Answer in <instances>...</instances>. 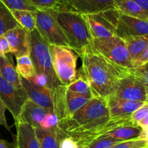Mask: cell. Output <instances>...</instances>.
Instances as JSON below:
<instances>
[{
    "label": "cell",
    "mask_w": 148,
    "mask_h": 148,
    "mask_svg": "<svg viewBox=\"0 0 148 148\" xmlns=\"http://www.w3.org/2000/svg\"><path fill=\"white\" fill-rule=\"evenodd\" d=\"M123 124L134 125L130 117L111 119L106 100L93 97L79 111L59 121L57 134L59 139L72 137L81 147H85L107 132Z\"/></svg>",
    "instance_id": "cell-1"
},
{
    "label": "cell",
    "mask_w": 148,
    "mask_h": 148,
    "mask_svg": "<svg viewBox=\"0 0 148 148\" xmlns=\"http://www.w3.org/2000/svg\"><path fill=\"white\" fill-rule=\"evenodd\" d=\"M82 67L79 69L88 81L92 96L106 100L113 95L119 80L130 74L123 67L89 46L79 55Z\"/></svg>",
    "instance_id": "cell-2"
},
{
    "label": "cell",
    "mask_w": 148,
    "mask_h": 148,
    "mask_svg": "<svg viewBox=\"0 0 148 148\" xmlns=\"http://www.w3.org/2000/svg\"><path fill=\"white\" fill-rule=\"evenodd\" d=\"M50 12L63 30L71 49L79 56L85 49L91 46L92 38L82 14L59 10Z\"/></svg>",
    "instance_id": "cell-3"
},
{
    "label": "cell",
    "mask_w": 148,
    "mask_h": 148,
    "mask_svg": "<svg viewBox=\"0 0 148 148\" xmlns=\"http://www.w3.org/2000/svg\"><path fill=\"white\" fill-rule=\"evenodd\" d=\"M30 40V56L33 61L36 74H42L47 77L49 88L51 92L62 85L58 79L52 62L50 45L36 30L29 33Z\"/></svg>",
    "instance_id": "cell-4"
},
{
    "label": "cell",
    "mask_w": 148,
    "mask_h": 148,
    "mask_svg": "<svg viewBox=\"0 0 148 148\" xmlns=\"http://www.w3.org/2000/svg\"><path fill=\"white\" fill-rule=\"evenodd\" d=\"M53 69L62 85L68 86L77 77V63L79 55L66 46H50Z\"/></svg>",
    "instance_id": "cell-5"
},
{
    "label": "cell",
    "mask_w": 148,
    "mask_h": 148,
    "mask_svg": "<svg viewBox=\"0 0 148 148\" xmlns=\"http://www.w3.org/2000/svg\"><path fill=\"white\" fill-rule=\"evenodd\" d=\"M92 49L108 60L127 69H133L132 58L124 39L116 36L92 39Z\"/></svg>",
    "instance_id": "cell-6"
},
{
    "label": "cell",
    "mask_w": 148,
    "mask_h": 148,
    "mask_svg": "<svg viewBox=\"0 0 148 148\" xmlns=\"http://www.w3.org/2000/svg\"><path fill=\"white\" fill-rule=\"evenodd\" d=\"M82 16L92 39L116 36V30L120 16V12L117 9Z\"/></svg>",
    "instance_id": "cell-7"
},
{
    "label": "cell",
    "mask_w": 148,
    "mask_h": 148,
    "mask_svg": "<svg viewBox=\"0 0 148 148\" xmlns=\"http://www.w3.org/2000/svg\"><path fill=\"white\" fill-rule=\"evenodd\" d=\"M36 30L50 46L69 47V42L50 10H36Z\"/></svg>",
    "instance_id": "cell-8"
},
{
    "label": "cell",
    "mask_w": 148,
    "mask_h": 148,
    "mask_svg": "<svg viewBox=\"0 0 148 148\" xmlns=\"http://www.w3.org/2000/svg\"><path fill=\"white\" fill-rule=\"evenodd\" d=\"M116 8V0H59L55 10L82 15L92 14Z\"/></svg>",
    "instance_id": "cell-9"
},
{
    "label": "cell",
    "mask_w": 148,
    "mask_h": 148,
    "mask_svg": "<svg viewBox=\"0 0 148 148\" xmlns=\"http://www.w3.org/2000/svg\"><path fill=\"white\" fill-rule=\"evenodd\" d=\"M28 99L24 88H17L0 76V100L17 121L20 117L22 108Z\"/></svg>",
    "instance_id": "cell-10"
},
{
    "label": "cell",
    "mask_w": 148,
    "mask_h": 148,
    "mask_svg": "<svg viewBox=\"0 0 148 148\" xmlns=\"http://www.w3.org/2000/svg\"><path fill=\"white\" fill-rule=\"evenodd\" d=\"M111 96L119 99L137 102H147V99L145 88L131 72L120 79Z\"/></svg>",
    "instance_id": "cell-11"
},
{
    "label": "cell",
    "mask_w": 148,
    "mask_h": 148,
    "mask_svg": "<svg viewBox=\"0 0 148 148\" xmlns=\"http://www.w3.org/2000/svg\"><path fill=\"white\" fill-rule=\"evenodd\" d=\"M148 34V21L120 13L116 36L126 40L129 38Z\"/></svg>",
    "instance_id": "cell-12"
},
{
    "label": "cell",
    "mask_w": 148,
    "mask_h": 148,
    "mask_svg": "<svg viewBox=\"0 0 148 148\" xmlns=\"http://www.w3.org/2000/svg\"><path fill=\"white\" fill-rule=\"evenodd\" d=\"M10 48V53L16 58L30 55V40L28 32L18 25L4 35Z\"/></svg>",
    "instance_id": "cell-13"
},
{
    "label": "cell",
    "mask_w": 148,
    "mask_h": 148,
    "mask_svg": "<svg viewBox=\"0 0 148 148\" xmlns=\"http://www.w3.org/2000/svg\"><path fill=\"white\" fill-rule=\"evenodd\" d=\"M21 83L27 92L29 99L46 109L48 112H53V93L51 90L47 88L37 86L27 79L22 77Z\"/></svg>",
    "instance_id": "cell-14"
},
{
    "label": "cell",
    "mask_w": 148,
    "mask_h": 148,
    "mask_svg": "<svg viewBox=\"0 0 148 148\" xmlns=\"http://www.w3.org/2000/svg\"><path fill=\"white\" fill-rule=\"evenodd\" d=\"M106 101L111 119H129L145 103L125 101L113 96H110Z\"/></svg>",
    "instance_id": "cell-15"
},
{
    "label": "cell",
    "mask_w": 148,
    "mask_h": 148,
    "mask_svg": "<svg viewBox=\"0 0 148 148\" xmlns=\"http://www.w3.org/2000/svg\"><path fill=\"white\" fill-rule=\"evenodd\" d=\"M47 114L48 111L46 109L35 103L28 98L23 105L19 119L17 121H23L34 129H37L39 128L40 123L43 121Z\"/></svg>",
    "instance_id": "cell-16"
},
{
    "label": "cell",
    "mask_w": 148,
    "mask_h": 148,
    "mask_svg": "<svg viewBox=\"0 0 148 148\" xmlns=\"http://www.w3.org/2000/svg\"><path fill=\"white\" fill-rule=\"evenodd\" d=\"M16 139L14 148H40L35 129L23 121H16Z\"/></svg>",
    "instance_id": "cell-17"
},
{
    "label": "cell",
    "mask_w": 148,
    "mask_h": 148,
    "mask_svg": "<svg viewBox=\"0 0 148 148\" xmlns=\"http://www.w3.org/2000/svg\"><path fill=\"white\" fill-rule=\"evenodd\" d=\"M142 129L133 124H123L107 132L100 137H106L116 140L119 143L137 140L140 137Z\"/></svg>",
    "instance_id": "cell-18"
},
{
    "label": "cell",
    "mask_w": 148,
    "mask_h": 148,
    "mask_svg": "<svg viewBox=\"0 0 148 148\" xmlns=\"http://www.w3.org/2000/svg\"><path fill=\"white\" fill-rule=\"evenodd\" d=\"M0 76L17 88H22L21 77L17 73L11 56H0Z\"/></svg>",
    "instance_id": "cell-19"
},
{
    "label": "cell",
    "mask_w": 148,
    "mask_h": 148,
    "mask_svg": "<svg viewBox=\"0 0 148 148\" xmlns=\"http://www.w3.org/2000/svg\"><path fill=\"white\" fill-rule=\"evenodd\" d=\"M116 8L123 14L148 20V13L134 0H116Z\"/></svg>",
    "instance_id": "cell-20"
},
{
    "label": "cell",
    "mask_w": 148,
    "mask_h": 148,
    "mask_svg": "<svg viewBox=\"0 0 148 148\" xmlns=\"http://www.w3.org/2000/svg\"><path fill=\"white\" fill-rule=\"evenodd\" d=\"M11 12L19 25L21 26L26 31L30 33L36 30V11L15 10H11Z\"/></svg>",
    "instance_id": "cell-21"
},
{
    "label": "cell",
    "mask_w": 148,
    "mask_h": 148,
    "mask_svg": "<svg viewBox=\"0 0 148 148\" xmlns=\"http://www.w3.org/2000/svg\"><path fill=\"white\" fill-rule=\"evenodd\" d=\"M40 148H59V139L57 134V129L51 130H43L35 129Z\"/></svg>",
    "instance_id": "cell-22"
},
{
    "label": "cell",
    "mask_w": 148,
    "mask_h": 148,
    "mask_svg": "<svg viewBox=\"0 0 148 148\" xmlns=\"http://www.w3.org/2000/svg\"><path fill=\"white\" fill-rule=\"evenodd\" d=\"M124 40L132 62L148 46V34L129 38Z\"/></svg>",
    "instance_id": "cell-23"
},
{
    "label": "cell",
    "mask_w": 148,
    "mask_h": 148,
    "mask_svg": "<svg viewBox=\"0 0 148 148\" xmlns=\"http://www.w3.org/2000/svg\"><path fill=\"white\" fill-rule=\"evenodd\" d=\"M66 88L70 92L80 96L85 97L88 99L93 98L89 84L80 71H79L77 73V79L70 85L66 86Z\"/></svg>",
    "instance_id": "cell-24"
},
{
    "label": "cell",
    "mask_w": 148,
    "mask_h": 148,
    "mask_svg": "<svg viewBox=\"0 0 148 148\" xmlns=\"http://www.w3.org/2000/svg\"><path fill=\"white\" fill-rule=\"evenodd\" d=\"M16 70L20 77L29 80L36 75V69L30 55L16 58Z\"/></svg>",
    "instance_id": "cell-25"
},
{
    "label": "cell",
    "mask_w": 148,
    "mask_h": 148,
    "mask_svg": "<svg viewBox=\"0 0 148 148\" xmlns=\"http://www.w3.org/2000/svg\"><path fill=\"white\" fill-rule=\"evenodd\" d=\"M18 25L11 10L0 1V36H4L7 31Z\"/></svg>",
    "instance_id": "cell-26"
},
{
    "label": "cell",
    "mask_w": 148,
    "mask_h": 148,
    "mask_svg": "<svg viewBox=\"0 0 148 148\" xmlns=\"http://www.w3.org/2000/svg\"><path fill=\"white\" fill-rule=\"evenodd\" d=\"M7 8L10 10H29V11H36L27 0H0Z\"/></svg>",
    "instance_id": "cell-27"
},
{
    "label": "cell",
    "mask_w": 148,
    "mask_h": 148,
    "mask_svg": "<svg viewBox=\"0 0 148 148\" xmlns=\"http://www.w3.org/2000/svg\"><path fill=\"white\" fill-rule=\"evenodd\" d=\"M130 72L143 83L147 91L148 97V62L140 66L131 69Z\"/></svg>",
    "instance_id": "cell-28"
},
{
    "label": "cell",
    "mask_w": 148,
    "mask_h": 148,
    "mask_svg": "<svg viewBox=\"0 0 148 148\" xmlns=\"http://www.w3.org/2000/svg\"><path fill=\"white\" fill-rule=\"evenodd\" d=\"M38 10H53L56 8L59 0H27Z\"/></svg>",
    "instance_id": "cell-29"
},
{
    "label": "cell",
    "mask_w": 148,
    "mask_h": 148,
    "mask_svg": "<svg viewBox=\"0 0 148 148\" xmlns=\"http://www.w3.org/2000/svg\"><path fill=\"white\" fill-rule=\"evenodd\" d=\"M59 124V119L53 112H48L47 115L45 117L40 124L39 129L43 130H51L57 129Z\"/></svg>",
    "instance_id": "cell-30"
},
{
    "label": "cell",
    "mask_w": 148,
    "mask_h": 148,
    "mask_svg": "<svg viewBox=\"0 0 148 148\" xmlns=\"http://www.w3.org/2000/svg\"><path fill=\"white\" fill-rule=\"evenodd\" d=\"M119 143L116 140L106 137H98L90 143L86 148H112L115 145Z\"/></svg>",
    "instance_id": "cell-31"
},
{
    "label": "cell",
    "mask_w": 148,
    "mask_h": 148,
    "mask_svg": "<svg viewBox=\"0 0 148 148\" xmlns=\"http://www.w3.org/2000/svg\"><path fill=\"white\" fill-rule=\"evenodd\" d=\"M112 148H148V142L140 139L121 142L115 145Z\"/></svg>",
    "instance_id": "cell-32"
},
{
    "label": "cell",
    "mask_w": 148,
    "mask_h": 148,
    "mask_svg": "<svg viewBox=\"0 0 148 148\" xmlns=\"http://www.w3.org/2000/svg\"><path fill=\"white\" fill-rule=\"evenodd\" d=\"M148 114V102H145L143 106L136 110L131 115L130 119L134 125L137 126V123L140 122Z\"/></svg>",
    "instance_id": "cell-33"
},
{
    "label": "cell",
    "mask_w": 148,
    "mask_h": 148,
    "mask_svg": "<svg viewBox=\"0 0 148 148\" xmlns=\"http://www.w3.org/2000/svg\"><path fill=\"white\" fill-rule=\"evenodd\" d=\"M59 148H82L74 139L69 137L59 138Z\"/></svg>",
    "instance_id": "cell-34"
},
{
    "label": "cell",
    "mask_w": 148,
    "mask_h": 148,
    "mask_svg": "<svg viewBox=\"0 0 148 148\" xmlns=\"http://www.w3.org/2000/svg\"><path fill=\"white\" fill-rule=\"evenodd\" d=\"M29 81L37 86L49 88V81L47 77L42 74H36L32 79H29Z\"/></svg>",
    "instance_id": "cell-35"
},
{
    "label": "cell",
    "mask_w": 148,
    "mask_h": 148,
    "mask_svg": "<svg viewBox=\"0 0 148 148\" xmlns=\"http://www.w3.org/2000/svg\"><path fill=\"white\" fill-rule=\"evenodd\" d=\"M148 62V46L145 48L144 51L140 53L138 57L136 58L134 61H132V66L133 68L137 67L141 65L145 64Z\"/></svg>",
    "instance_id": "cell-36"
},
{
    "label": "cell",
    "mask_w": 148,
    "mask_h": 148,
    "mask_svg": "<svg viewBox=\"0 0 148 148\" xmlns=\"http://www.w3.org/2000/svg\"><path fill=\"white\" fill-rule=\"evenodd\" d=\"M10 53V48L4 36H0V56H5Z\"/></svg>",
    "instance_id": "cell-37"
},
{
    "label": "cell",
    "mask_w": 148,
    "mask_h": 148,
    "mask_svg": "<svg viewBox=\"0 0 148 148\" xmlns=\"http://www.w3.org/2000/svg\"><path fill=\"white\" fill-rule=\"evenodd\" d=\"M6 110H7L6 106H4V104L3 103L2 101L0 100V126H3V127H5L7 130H10V127H9L8 124H7V119H6Z\"/></svg>",
    "instance_id": "cell-38"
},
{
    "label": "cell",
    "mask_w": 148,
    "mask_h": 148,
    "mask_svg": "<svg viewBox=\"0 0 148 148\" xmlns=\"http://www.w3.org/2000/svg\"><path fill=\"white\" fill-rule=\"evenodd\" d=\"M146 12L148 13V0H134Z\"/></svg>",
    "instance_id": "cell-39"
},
{
    "label": "cell",
    "mask_w": 148,
    "mask_h": 148,
    "mask_svg": "<svg viewBox=\"0 0 148 148\" xmlns=\"http://www.w3.org/2000/svg\"><path fill=\"white\" fill-rule=\"evenodd\" d=\"M137 126L140 127V128L143 130V129H145L148 127V114L143 119H142L140 122L137 123Z\"/></svg>",
    "instance_id": "cell-40"
},
{
    "label": "cell",
    "mask_w": 148,
    "mask_h": 148,
    "mask_svg": "<svg viewBox=\"0 0 148 148\" xmlns=\"http://www.w3.org/2000/svg\"><path fill=\"white\" fill-rule=\"evenodd\" d=\"M139 139L148 142V127L147 128L143 129V130H142L141 134H140Z\"/></svg>",
    "instance_id": "cell-41"
},
{
    "label": "cell",
    "mask_w": 148,
    "mask_h": 148,
    "mask_svg": "<svg viewBox=\"0 0 148 148\" xmlns=\"http://www.w3.org/2000/svg\"><path fill=\"white\" fill-rule=\"evenodd\" d=\"M0 148H14V146L10 145L5 140L0 139Z\"/></svg>",
    "instance_id": "cell-42"
},
{
    "label": "cell",
    "mask_w": 148,
    "mask_h": 148,
    "mask_svg": "<svg viewBox=\"0 0 148 148\" xmlns=\"http://www.w3.org/2000/svg\"><path fill=\"white\" fill-rule=\"evenodd\" d=\"M147 102H148V97H147Z\"/></svg>",
    "instance_id": "cell-43"
},
{
    "label": "cell",
    "mask_w": 148,
    "mask_h": 148,
    "mask_svg": "<svg viewBox=\"0 0 148 148\" xmlns=\"http://www.w3.org/2000/svg\"><path fill=\"white\" fill-rule=\"evenodd\" d=\"M82 148H86V147H82Z\"/></svg>",
    "instance_id": "cell-44"
},
{
    "label": "cell",
    "mask_w": 148,
    "mask_h": 148,
    "mask_svg": "<svg viewBox=\"0 0 148 148\" xmlns=\"http://www.w3.org/2000/svg\"><path fill=\"white\" fill-rule=\"evenodd\" d=\"M147 21H148V20H147Z\"/></svg>",
    "instance_id": "cell-45"
}]
</instances>
